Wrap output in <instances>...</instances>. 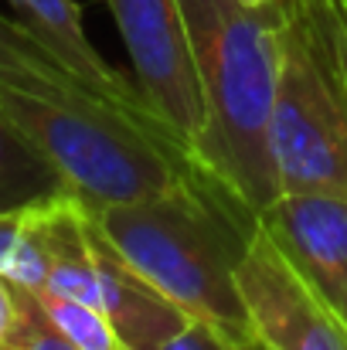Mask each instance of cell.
<instances>
[{
    "label": "cell",
    "mask_w": 347,
    "mask_h": 350,
    "mask_svg": "<svg viewBox=\"0 0 347 350\" xmlns=\"http://www.w3.org/2000/svg\"><path fill=\"white\" fill-rule=\"evenodd\" d=\"M0 106L86 208L157 201L201 170L167 129L110 106L48 99L10 85H0Z\"/></svg>",
    "instance_id": "cell-3"
},
{
    "label": "cell",
    "mask_w": 347,
    "mask_h": 350,
    "mask_svg": "<svg viewBox=\"0 0 347 350\" xmlns=\"http://www.w3.org/2000/svg\"><path fill=\"white\" fill-rule=\"evenodd\" d=\"M238 289L266 350H347V323L303 282L262 225L238 262Z\"/></svg>",
    "instance_id": "cell-6"
},
{
    "label": "cell",
    "mask_w": 347,
    "mask_h": 350,
    "mask_svg": "<svg viewBox=\"0 0 347 350\" xmlns=\"http://www.w3.org/2000/svg\"><path fill=\"white\" fill-rule=\"evenodd\" d=\"M259 225L303 282L347 323V198L279 194Z\"/></svg>",
    "instance_id": "cell-7"
},
{
    "label": "cell",
    "mask_w": 347,
    "mask_h": 350,
    "mask_svg": "<svg viewBox=\"0 0 347 350\" xmlns=\"http://www.w3.org/2000/svg\"><path fill=\"white\" fill-rule=\"evenodd\" d=\"M0 275L31 293L48 282V252L34 228V211H0Z\"/></svg>",
    "instance_id": "cell-12"
},
{
    "label": "cell",
    "mask_w": 347,
    "mask_h": 350,
    "mask_svg": "<svg viewBox=\"0 0 347 350\" xmlns=\"http://www.w3.org/2000/svg\"><path fill=\"white\" fill-rule=\"evenodd\" d=\"M164 350H266V347L259 340H235V337L208 327V323L191 320Z\"/></svg>",
    "instance_id": "cell-15"
},
{
    "label": "cell",
    "mask_w": 347,
    "mask_h": 350,
    "mask_svg": "<svg viewBox=\"0 0 347 350\" xmlns=\"http://www.w3.org/2000/svg\"><path fill=\"white\" fill-rule=\"evenodd\" d=\"M181 10L205 99V133L191 157L259 215L279 198L269 126L286 14L242 0H181Z\"/></svg>",
    "instance_id": "cell-2"
},
{
    "label": "cell",
    "mask_w": 347,
    "mask_h": 350,
    "mask_svg": "<svg viewBox=\"0 0 347 350\" xmlns=\"http://www.w3.org/2000/svg\"><path fill=\"white\" fill-rule=\"evenodd\" d=\"M86 211L129 269L191 320L235 340H259L238 289V262L259 228V215L218 177L198 170L157 201Z\"/></svg>",
    "instance_id": "cell-1"
},
{
    "label": "cell",
    "mask_w": 347,
    "mask_h": 350,
    "mask_svg": "<svg viewBox=\"0 0 347 350\" xmlns=\"http://www.w3.org/2000/svg\"><path fill=\"white\" fill-rule=\"evenodd\" d=\"M17 21L58 58V65L75 75L92 96H99L103 103H110L116 109L129 113V116L153 122L160 129H167L157 113L146 106V99L140 96V89L133 82H126L113 65L96 51V44L89 41L86 27H82V7L75 0H10ZM170 133V129H167ZM174 136V133H170ZM177 139V136H174ZM181 143V139H177Z\"/></svg>",
    "instance_id": "cell-8"
},
{
    "label": "cell",
    "mask_w": 347,
    "mask_h": 350,
    "mask_svg": "<svg viewBox=\"0 0 347 350\" xmlns=\"http://www.w3.org/2000/svg\"><path fill=\"white\" fill-rule=\"evenodd\" d=\"M21 320V286H14L7 275H0V347L14 334Z\"/></svg>",
    "instance_id": "cell-16"
},
{
    "label": "cell",
    "mask_w": 347,
    "mask_h": 350,
    "mask_svg": "<svg viewBox=\"0 0 347 350\" xmlns=\"http://www.w3.org/2000/svg\"><path fill=\"white\" fill-rule=\"evenodd\" d=\"M34 299L44 310V317L51 320V327L79 350H126L116 327L110 323V317L99 306H89V303L48 293V289H38Z\"/></svg>",
    "instance_id": "cell-13"
},
{
    "label": "cell",
    "mask_w": 347,
    "mask_h": 350,
    "mask_svg": "<svg viewBox=\"0 0 347 350\" xmlns=\"http://www.w3.org/2000/svg\"><path fill=\"white\" fill-rule=\"evenodd\" d=\"M269 146L279 194L347 198V79L317 0H286Z\"/></svg>",
    "instance_id": "cell-4"
},
{
    "label": "cell",
    "mask_w": 347,
    "mask_h": 350,
    "mask_svg": "<svg viewBox=\"0 0 347 350\" xmlns=\"http://www.w3.org/2000/svg\"><path fill=\"white\" fill-rule=\"evenodd\" d=\"M89 232L99 272V310L110 317L126 350H164L191 323V317L160 289H153L140 272L129 269V262L113 248L92 215Z\"/></svg>",
    "instance_id": "cell-9"
},
{
    "label": "cell",
    "mask_w": 347,
    "mask_h": 350,
    "mask_svg": "<svg viewBox=\"0 0 347 350\" xmlns=\"http://www.w3.org/2000/svg\"><path fill=\"white\" fill-rule=\"evenodd\" d=\"M317 3L327 14V24H331V34H334V44H337V55H341V68H344L347 79V0H317Z\"/></svg>",
    "instance_id": "cell-17"
},
{
    "label": "cell",
    "mask_w": 347,
    "mask_h": 350,
    "mask_svg": "<svg viewBox=\"0 0 347 350\" xmlns=\"http://www.w3.org/2000/svg\"><path fill=\"white\" fill-rule=\"evenodd\" d=\"M133 62L136 89L157 119L194 153L205 99L181 0H106Z\"/></svg>",
    "instance_id": "cell-5"
},
{
    "label": "cell",
    "mask_w": 347,
    "mask_h": 350,
    "mask_svg": "<svg viewBox=\"0 0 347 350\" xmlns=\"http://www.w3.org/2000/svg\"><path fill=\"white\" fill-rule=\"evenodd\" d=\"M0 85L24 89V92L48 96V99H65V103L110 106L99 96H92L75 75H68L58 65V58L21 21H10L3 14H0ZM110 109H116V106H110Z\"/></svg>",
    "instance_id": "cell-10"
},
{
    "label": "cell",
    "mask_w": 347,
    "mask_h": 350,
    "mask_svg": "<svg viewBox=\"0 0 347 350\" xmlns=\"http://www.w3.org/2000/svg\"><path fill=\"white\" fill-rule=\"evenodd\" d=\"M255 10H266V14H286V0H242Z\"/></svg>",
    "instance_id": "cell-18"
},
{
    "label": "cell",
    "mask_w": 347,
    "mask_h": 350,
    "mask_svg": "<svg viewBox=\"0 0 347 350\" xmlns=\"http://www.w3.org/2000/svg\"><path fill=\"white\" fill-rule=\"evenodd\" d=\"M0 350H79L75 344H68L51 320L44 317V310L38 306L34 293L21 286V320L14 327V334L7 337V344Z\"/></svg>",
    "instance_id": "cell-14"
},
{
    "label": "cell",
    "mask_w": 347,
    "mask_h": 350,
    "mask_svg": "<svg viewBox=\"0 0 347 350\" xmlns=\"http://www.w3.org/2000/svg\"><path fill=\"white\" fill-rule=\"evenodd\" d=\"M72 194L55 163L10 122L0 106V211H24Z\"/></svg>",
    "instance_id": "cell-11"
}]
</instances>
